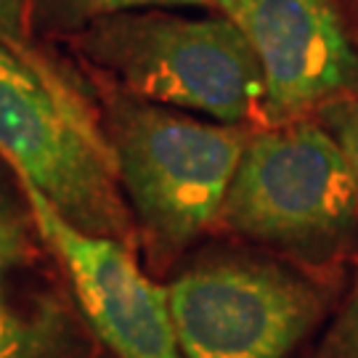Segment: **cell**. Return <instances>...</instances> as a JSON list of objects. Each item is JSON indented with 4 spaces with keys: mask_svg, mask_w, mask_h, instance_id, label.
Segmentation results:
<instances>
[{
    "mask_svg": "<svg viewBox=\"0 0 358 358\" xmlns=\"http://www.w3.org/2000/svg\"><path fill=\"white\" fill-rule=\"evenodd\" d=\"M316 358H358V271L350 282L345 303L334 313Z\"/></svg>",
    "mask_w": 358,
    "mask_h": 358,
    "instance_id": "30bf717a",
    "label": "cell"
},
{
    "mask_svg": "<svg viewBox=\"0 0 358 358\" xmlns=\"http://www.w3.org/2000/svg\"><path fill=\"white\" fill-rule=\"evenodd\" d=\"M316 115L321 117V125L334 136V141L340 143L358 186V99H343V101L327 103Z\"/></svg>",
    "mask_w": 358,
    "mask_h": 358,
    "instance_id": "7c38bea8",
    "label": "cell"
},
{
    "mask_svg": "<svg viewBox=\"0 0 358 358\" xmlns=\"http://www.w3.org/2000/svg\"><path fill=\"white\" fill-rule=\"evenodd\" d=\"M217 223L308 266L348 257L358 247V186L340 143L313 120L250 133Z\"/></svg>",
    "mask_w": 358,
    "mask_h": 358,
    "instance_id": "3957f363",
    "label": "cell"
},
{
    "mask_svg": "<svg viewBox=\"0 0 358 358\" xmlns=\"http://www.w3.org/2000/svg\"><path fill=\"white\" fill-rule=\"evenodd\" d=\"M77 53L143 101L244 125L263 115V72L242 29L220 16L128 11L80 29Z\"/></svg>",
    "mask_w": 358,
    "mask_h": 358,
    "instance_id": "277c9868",
    "label": "cell"
},
{
    "mask_svg": "<svg viewBox=\"0 0 358 358\" xmlns=\"http://www.w3.org/2000/svg\"><path fill=\"white\" fill-rule=\"evenodd\" d=\"M103 128L138 239L157 268L217 223L250 130L205 122L117 90Z\"/></svg>",
    "mask_w": 358,
    "mask_h": 358,
    "instance_id": "7a4b0ae2",
    "label": "cell"
},
{
    "mask_svg": "<svg viewBox=\"0 0 358 358\" xmlns=\"http://www.w3.org/2000/svg\"><path fill=\"white\" fill-rule=\"evenodd\" d=\"M0 157L75 229L138 247L103 117L32 45H0Z\"/></svg>",
    "mask_w": 358,
    "mask_h": 358,
    "instance_id": "6da1fadb",
    "label": "cell"
},
{
    "mask_svg": "<svg viewBox=\"0 0 358 358\" xmlns=\"http://www.w3.org/2000/svg\"><path fill=\"white\" fill-rule=\"evenodd\" d=\"M32 0H0V45L24 48Z\"/></svg>",
    "mask_w": 358,
    "mask_h": 358,
    "instance_id": "4fadbf2b",
    "label": "cell"
},
{
    "mask_svg": "<svg viewBox=\"0 0 358 358\" xmlns=\"http://www.w3.org/2000/svg\"><path fill=\"white\" fill-rule=\"evenodd\" d=\"M242 29L263 72V115L284 125L358 99V48L337 0H210Z\"/></svg>",
    "mask_w": 358,
    "mask_h": 358,
    "instance_id": "8992f818",
    "label": "cell"
},
{
    "mask_svg": "<svg viewBox=\"0 0 358 358\" xmlns=\"http://www.w3.org/2000/svg\"><path fill=\"white\" fill-rule=\"evenodd\" d=\"M210 0H32V8L62 27H88L96 19L146 8H173V6H205Z\"/></svg>",
    "mask_w": 358,
    "mask_h": 358,
    "instance_id": "9c48e42d",
    "label": "cell"
},
{
    "mask_svg": "<svg viewBox=\"0 0 358 358\" xmlns=\"http://www.w3.org/2000/svg\"><path fill=\"white\" fill-rule=\"evenodd\" d=\"M43 244L59 257L96 340L115 358H183L167 287L149 279L128 244L75 229L48 199L22 183Z\"/></svg>",
    "mask_w": 358,
    "mask_h": 358,
    "instance_id": "52a82bcc",
    "label": "cell"
},
{
    "mask_svg": "<svg viewBox=\"0 0 358 358\" xmlns=\"http://www.w3.org/2000/svg\"><path fill=\"white\" fill-rule=\"evenodd\" d=\"M29 226L0 186V266H27V260L32 257Z\"/></svg>",
    "mask_w": 358,
    "mask_h": 358,
    "instance_id": "8fae6325",
    "label": "cell"
},
{
    "mask_svg": "<svg viewBox=\"0 0 358 358\" xmlns=\"http://www.w3.org/2000/svg\"><path fill=\"white\" fill-rule=\"evenodd\" d=\"M183 358H287L321 324V284L282 263L220 255L167 287Z\"/></svg>",
    "mask_w": 358,
    "mask_h": 358,
    "instance_id": "5b68a950",
    "label": "cell"
},
{
    "mask_svg": "<svg viewBox=\"0 0 358 358\" xmlns=\"http://www.w3.org/2000/svg\"><path fill=\"white\" fill-rule=\"evenodd\" d=\"M13 268L0 266V358H99L85 316L53 289H19Z\"/></svg>",
    "mask_w": 358,
    "mask_h": 358,
    "instance_id": "ba28073f",
    "label": "cell"
}]
</instances>
